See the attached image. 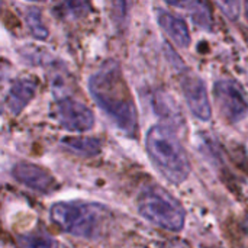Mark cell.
I'll return each instance as SVG.
<instances>
[{"mask_svg": "<svg viewBox=\"0 0 248 248\" xmlns=\"http://www.w3.org/2000/svg\"><path fill=\"white\" fill-rule=\"evenodd\" d=\"M89 89L92 97L118 128L134 135L138 126V113L119 65L113 61L105 64L90 77Z\"/></svg>", "mask_w": 248, "mask_h": 248, "instance_id": "6da1fadb", "label": "cell"}, {"mask_svg": "<svg viewBox=\"0 0 248 248\" xmlns=\"http://www.w3.org/2000/svg\"><path fill=\"white\" fill-rule=\"evenodd\" d=\"M145 147L153 164L167 182L182 185L187 180L190 174L189 157L176 132L170 126H151L147 132Z\"/></svg>", "mask_w": 248, "mask_h": 248, "instance_id": "7a4b0ae2", "label": "cell"}, {"mask_svg": "<svg viewBox=\"0 0 248 248\" xmlns=\"http://www.w3.org/2000/svg\"><path fill=\"white\" fill-rule=\"evenodd\" d=\"M49 215L62 231L83 238H96L105 227L106 208L97 203L61 202L51 208Z\"/></svg>", "mask_w": 248, "mask_h": 248, "instance_id": "3957f363", "label": "cell"}, {"mask_svg": "<svg viewBox=\"0 0 248 248\" xmlns=\"http://www.w3.org/2000/svg\"><path fill=\"white\" fill-rule=\"evenodd\" d=\"M138 212L147 221L166 231L179 232L186 222V212L182 203L160 186H148L140 193Z\"/></svg>", "mask_w": 248, "mask_h": 248, "instance_id": "277c9868", "label": "cell"}, {"mask_svg": "<svg viewBox=\"0 0 248 248\" xmlns=\"http://www.w3.org/2000/svg\"><path fill=\"white\" fill-rule=\"evenodd\" d=\"M215 105L222 118L230 124H238L248 113V97L243 86L231 78H221L214 84Z\"/></svg>", "mask_w": 248, "mask_h": 248, "instance_id": "5b68a950", "label": "cell"}, {"mask_svg": "<svg viewBox=\"0 0 248 248\" xmlns=\"http://www.w3.org/2000/svg\"><path fill=\"white\" fill-rule=\"evenodd\" d=\"M55 110L60 125L68 131L83 132V131H89L94 125L93 112L86 105L70 97L61 99L57 103Z\"/></svg>", "mask_w": 248, "mask_h": 248, "instance_id": "8992f818", "label": "cell"}, {"mask_svg": "<svg viewBox=\"0 0 248 248\" xmlns=\"http://www.w3.org/2000/svg\"><path fill=\"white\" fill-rule=\"evenodd\" d=\"M182 90L190 112L199 121H209L212 116V108L205 81L195 74H189L182 80Z\"/></svg>", "mask_w": 248, "mask_h": 248, "instance_id": "52a82bcc", "label": "cell"}, {"mask_svg": "<svg viewBox=\"0 0 248 248\" xmlns=\"http://www.w3.org/2000/svg\"><path fill=\"white\" fill-rule=\"evenodd\" d=\"M12 174L19 183L39 193H52L58 187L55 179L46 170L31 163L16 164Z\"/></svg>", "mask_w": 248, "mask_h": 248, "instance_id": "ba28073f", "label": "cell"}, {"mask_svg": "<svg viewBox=\"0 0 248 248\" xmlns=\"http://www.w3.org/2000/svg\"><path fill=\"white\" fill-rule=\"evenodd\" d=\"M36 92V80L33 78H19L16 80L6 97L7 108L15 113H20L25 106L33 99Z\"/></svg>", "mask_w": 248, "mask_h": 248, "instance_id": "9c48e42d", "label": "cell"}, {"mask_svg": "<svg viewBox=\"0 0 248 248\" xmlns=\"http://www.w3.org/2000/svg\"><path fill=\"white\" fill-rule=\"evenodd\" d=\"M157 17H158V23H160L161 29L179 46L186 48L190 45V32L183 19H180L179 16H176L170 12H164V10H160Z\"/></svg>", "mask_w": 248, "mask_h": 248, "instance_id": "30bf717a", "label": "cell"}, {"mask_svg": "<svg viewBox=\"0 0 248 248\" xmlns=\"http://www.w3.org/2000/svg\"><path fill=\"white\" fill-rule=\"evenodd\" d=\"M171 6L176 7H182L186 9L192 17V20L205 29H209L212 25V13L211 9L208 6V3H202V1H185V3H170Z\"/></svg>", "mask_w": 248, "mask_h": 248, "instance_id": "8fae6325", "label": "cell"}, {"mask_svg": "<svg viewBox=\"0 0 248 248\" xmlns=\"http://www.w3.org/2000/svg\"><path fill=\"white\" fill-rule=\"evenodd\" d=\"M62 145L71 153L90 157L96 155L100 151V142L96 138H84V137H70L62 140Z\"/></svg>", "mask_w": 248, "mask_h": 248, "instance_id": "7c38bea8", "label": "cell"}, {"mask_svg": "<svg viewBox=\"0 0 248 248\" xmlns=\"http://www.w3.org/2000/svg\"><path fill=\"white\" fill-rule=\"evenodd\" d=\"M25 20L26 25L29 28V31L32 32V35L38 39H46L48 38V29L42 22V16H41V10L36 7H29L25 12Z\"/></svg>", "mask_w": 248, "mask_h": 248, "instance_id": "4fadbf2b", "label": "cell"}, {"mask_svg": "<svg viewBox=\"0 0 248 248\" xmlns=\"http://www.w3.org/2000/svg\"><path fill=\"white\" fill-rule=\"evenodd\" d=\"M20 247L22 248H58V244L45 235H25L20 238Z\"/></svg>", "mask_w": 248, "mask_h": 248, "instance_id": "5bb4252c", "label": "cell"}, {"mask_svg": "<svg viewBox=\"0 0 248 248\" xmlns=\"http://www.w3.org/2000/svg\"><path fill=\"white\" fill-rule=\"evenodd\" d=\"M87 9V3H80V1H70V3H62L57 6V15L65 16V17H73V16H81Z\"/></svg>", "mask_w": 248, "mask_h": 248, "instance_id": "9a60e30c", "label": "cell"}, {"mask_svg": "<svg viewBox=\"0 0 248 248\" xmlns=\"http://www.w3.org/2000/svg\"><path fill=\"white\" fill-rule=\"evenodd\" d=\"M219 7L224 10L225 15H228L230 17H235L238 15V9H240V3L237 1H227V3H219Z\"/></svg>", "mask_w": 248, "mask_h": 248, "instance_id": "2e32d148", "label": "cell"}, {"mask_svg": "<svg viewBox=\"0 0 248 248\" xmlns=\"http://www.w3.org/2000/svg\"><path fill=\"white\" fill-rule=\"evenodd\" d=\"M246 16H247L248 19V1H246Z\"/></svg>", "mask_w": 248, "mask_h": 248, "instance_id": "e0dca14e", "label": "cell"}, {"mask_svg": "<svg viewBox=\"0 0 248 248\" xmlns=\"http://www.w3.org/2000/svg\"><path fill=\"white\" fill-rule=\"evenodd\" d=\"M0 113H1V105H0Z\"/></svg>", "mask_w": 248, "mask_h": 248, "instance_id": "ac0fdd59", "label": "cell"}, {"mask_svg": "<svg viewBox=\"0 0 248 248\" xmlns=\"http://www.w3.org/2000/svg\"><path fill=\"white\" fill-rule=\"evenodd\" d=\"M0 7H1V4H0Z\"/></svg>", "mask_w": 248, "mask_h": 248, "instance_id": "d6986e66", "label": "cell"}]
</instances>
